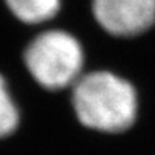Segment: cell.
Returning a JSON list of instances; mask_svg holds the SVG:
<instances>
[{
  "label": "cell",
  "instance_id": "obj_5",
  "mask_svg": "<svg viewBox=\"0 0 155 155\" xmlns=\"http://www.w3.org/2000/svg\"><path fill=\"white\" fill-rule=\"evenodd\" d=\"M18 125V108L14 103L6 80L0 74V139L12 134Z\"/></svg>",
  "mask_w": 155,
  "mask_h": 155
},
{
  "label": "cell",
  "instance_id": "obj_1",
  "mask_svg": "<svg viewBox=\"0 0 155 155\" xmlns=\"http://www.w3.org/2000/svg\"><path fill=\"white\" fill-rule=\"evenodd\" d=\"M71 104L86 128L122 133L137 119L140 95L130 78L108 68H95L72 84Z\"/></svg>",
  "mask_w": 155,
  "mask_h": 155
},
{
  "label": "cell",
  "instance_id": "obj_4",
  "mask_svg": "<svg viewBox=\"0 0 155 155\" xmlns=\"http://www.w3.org/2000/svg\"><path fill=\"white\" fill-rule=\"evenodd\" d=\"M11 14L24 24L48 23L62 9V0H5Z\"/></svg>",
  "mask_w": 155,
  "mask_h": 155
},
{
  "label": "cell",
  "instance_id": "obj_3",
  "mask_svg": "<svg viewBox=\"0 0 155 155\" xmlns=\"http://www.w3.org/2000/svg\"><path fill=\"white\" fill-rule=\"evenodd\" d=\"M89 12L114 39H136L155 27V0H89Z\"/></svg>",
  "mask_w": 155,
  "mask_h": 155
},
{
  "label": "cell",
  "instance_id": "obj_2",
  "mask_svg": "<svg viewBox=\"0 0 155 155\" xmlns=\"http://www.w3.org/2000/svg\"><path fill=\"white\" fill-rule=\"evenodd\" d=\"M24 65L44 89H71L84 72L86 48L75 33L65 29H47L26 47Z\"/></svg>",
  "mask_w": 155,
  "mask_h": 155
}]
</instances>
